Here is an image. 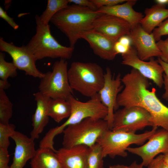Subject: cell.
I'll return each instance as SVG.
<instances>
[{
    "label": "cell",
    "instance_id": "cell-1",
    "mask_svg": "<svg viewBox=\"0 0 168 168\" xmlns=\"http://www.w3.org/2000/svg\"><path fill=\"white\" fill-rule=\"evenodd\" d=\"M121 82L124 87L117 98L118 108L141 107L151 115L155 127H161L168 131V107L157 97L155 88L148 90V79L133 68L121 78Z\"/></svg>",
    "mask_w": 168,
    "mask_h": 168
},
{
    "label": "cell",
    "instance_id": "cell-2",
    "mask_svg": "<svg viewBox=\"0 0 168 168\" xmlns=\"http://www.w3.org/2000/svg\"><path fill=\"white\" fill-rule=\"evenodd\" d=\"M102 13L74 4L68 5L55 14L50 21L67 37L74 48L82 34L93 29L95 19Z\"/></svg>",
    "mask_w": 168,
    "mask_h": 168
},
{
    "label": "cell",
    "instance_id": "cell-3",
    "mask_svg": "<svg viewBox=\"0 0 168 168\" xmlns=\"http://www.w3.org/2000/svg\"><path fill=\"white\" fill-rule=\"evenodd\" d=\"M67 100L71 106L70 116L62 125L48 131L40 142L41 146L53 149L54 137L63 133L68 126L78 123L88 118L105 119L107 116V109L101 102L98 94L86 102L79 101L72 96Z\"/></svg>",
    "mask_w": 168,
    "mask_h": 168
},
{
    "label": "cell",
    "instance_id": "cell-4",
    "mask_svg": "<svg viewBox=\"0 0 168 168\" xmlns=\"http://www.w3.org/2000/svg\"><path fill=\"white\" fill-rule=\"evenodd\" d=\"M68 74L71 89L86 97L98 94L104 84L105 73L96 63L73 62Z\"/></svg>",
    "mask_w": 168,
    "mask_h": 168
},
{
    "label": "cell",
    "instance_id": "cell-5",
    "mask_svg": "<svg viewBox=\"0 0 168 168\" xmlns=\"http://www.w3.org/2000/svg\"><path fill=\"white\" fill-rule=\"evenodd\" d=\"M35 20L36 33L26 45L35 60L46 58L70 59L74 48L59 43L51 34L50 25L42 23L37 15L35 16Z\"/></svg>",
    "mask_w": 168,
    "mask_h": 168
},
{
    "label": "cell",
    "instance_id": "cell-6",
    "mask_svg": "<svg viewBox=\"0 0 168 168\" xmlns=\"http://www.w3.org/2000/svg\"><path fill=\"white\" fill-rule=\"evenodd\" d=\"M109 129L107 121L104 119L86 118L65 128L63 132V147L68 148L78 145L90 147Z\"/></svg>",
    "mask_w": 168,
    "mask_h": 168
},
{
    "label": "cell",
    "instance_id": "cell-7",
    "mask_svg": "<svg viewBox=\"0 0 168 168\" xmlns=\"http://www.w3.org/2000/svg\"><path fill=\"white\" fill-rule=\"evenodd\" d=\"M157 127L143 133L114 131L109 129L97 139L96 143L100 146L104 158L107 156L114 158L116 156H127V149L133 144L142 145L157 130Z\"/></svg>",
    "mask_w": 168,
    "mask_h": 168
},
{
    "label": "cell",
    "instance_id": "cell-8",
    "mask_svg": "<svg viewBox=\"0 0 168 168\" xmlns=\"http://www.w3.org/2000/svg\"><path fill=\"white\" fill-rule=\"evenodd\" d=\"M68 62L60 59L54 64L52 71L44 73L39 86V92L51 99L67 100L73 94L68 79Z\"/></svg>",
    "mask_w": 168,
    "mask_h": 168
},
{
    "label": "cell",
    "instance_id": "cell-9",
    "mask_svg": "<svg viewBox=\"0 0 168 168\" xmlns=\"http://www.w3.org/2000/svg\"><path fill=\"white\" fill-rule=\"evenodd\" d=\"M147 126L156 127L147 110L139 106L123 107L114 112L111 130L135 133Z\"/></svg>",
    "mask_w": 168,
    "mask_h": 168
},
{
    "label": "cell",
    "instance_id": "cell-10",
    "mask_svg": "<svg viewBox=\"0 0 168 168\" xmlns=\"http://www.w3.org/2000/svg\"><path fill=\"white\" fill-rule=\"evenodd\" d=\"M122 64L133 68L138 71L143 76L152 80L158 87L163 85L164 70L158 60L153 58L148 61L141 59L136 50L131 47L126 54L121 55Z\"/></svg>",
    "mask_w": 168,
    "mask_h": 168
},
{
    "label": "cell",
    "instance_id": "cell-11",
    "mask_svg": "<svg viewBox=\"0 0 168 168\" xmlns=\"http://www.w3.org/2000/svg\"><path fill=\"white\" fill-rule=\"evenodd\" d=\"M122 83L120 74L114 77L112 76L110 68L107 67L105 73L103 86L98 94L101 102L107 109V115L104 120L107 121L110 130L112 127L114 111L119 108L117 99L123 88Z\"/></svg>",
    "mask_w": 168,
    "mask_h": 168
},
{
    "label": "cell",
    "instance_id": "cell-12",
    "mask_svg": "<svg viewBox=\"0 0 168 168\" xmlns=\"http://www.w3.org/2000/svg\"><path fill=\"white\" fill-rule=\"evenodd\" d=\"M0 50L7 53L17 69L24 71L26 75L40 79L43 77L44 73L36 68V61L26 45L16 46L12 43L5 41L1 37Z\"/></svg>",
    "mask_w": 168,
    "mask_h": 168
},
{
    "label": "cell",
    "instance_id": "cell-13",
    "mask_svg": "<svg viewBox=\"0 0 168 168\" xmlns=\"http://www.w3.org/2000/svg\"><path fill=\"white\" fill-rule=\"evenodd\" d=\"M148 140L140 147L127 149V151L140 156L145 167L158 154L168 153V131L163 129L156 130Z\"/></svg>",
    "mask_w": 168,
    "mask_h": 168
},
{
    "label": "cell",
    "instance_id": "cell-14",
    "mask_svg": "<svg viewBox=\"0 0 168 168\" xmlns=\"http://www.w3.org/2000/svg\"><path fill=\"white\" fill-rule=\"evenodd\" d=\"M93 29L114 42L128 35L131 29L127 21L114 15L102 13L93 23Z\"/></svg>",
    "mask_w": 168,
    "mask_h": 168
},
{
    "label": "cell",
    "instance_id": "cell-15",
    "mask_svg": "<svg viewBox=\"0 0 168 168\" xmlns=\"http://www.w3.org/2000/svg\"><path fill=\"white\" fill-rule=\"evenodd\" d=\"M128 35L142 60L145 61L154 57L161 56V52L152 34L146 31L140 24L132 27Z\"/></svg>",
    "mask_w": 168,
    "mask_h": 168
},
{
    "label": "cell",
    "instance_id": "cell-16",
    "mask_svg": "<svg viewBox=\"0 0 168 168\" xmlns=\"http://www.w3.org/2000/svg\"><path fill=\"white\" fill-rule=\"evenodd\" d=\"M11 138L14 141L16 146L10 168H23L27 161L32 159L36 153L34 140L16 131Z\"/></svg>",
    "mask_w": 168,
    "mask_h": 168
},
{
    "label": "cell",
    "instance_id": "cell-17",
    "mask_svg": "<svg viewBox=\"0 0 168 168\" xmlns=\"http://www.w3.org/2000/svg\"><path fill=\"white\" fill-rule=\"evenodd\" d=\"M81 38L86 41L94 53L102 59L112 60L117 55L114 48L115 42L93 29L83 33Z\"/></svg>",
    "mask_w": 168,
    "mask_h": 168
},
{
    "label": "cell",
    "instance_id": "cell-18",
    "mask_svg": "<svg viewBox=\"0 0 168 168\" xmlns=\"http://www.w3.org/2000/svg\"><path fill=\"white\" fill-rule=\"evenodd\" d=\"M89 149L83 145L62 147L56 153L63 168H87Z\"/></svg>",
    "mask_w": 168,
    "mask_h": 168
},
{
    "label": "cell",
    "instance_id": "cell-19",
    "mask_svg": "<svg viewBox=\"0 0 168 168\" xmlns=\"http://www.w3.org/2000/svg\"><path fill=\"white\" fill-rule=\"evenodd\" d=\"M36 106L32 117L33 129L30 133V138L34 140L39 138L40 134L49 123L48 105L50 98L45 96L39 91L34 94Z\"/></svg>",
    "mask_w": 168,
    "mask_h": 168
},
{
    "label": "cell",
    "instance_id": "cell-20",
    "mask_svg": "<svg viewBox=\"0 0 168 168\" xmlns=\"http://www.w3.org/2000/svg\"><path fill=\"white\" fill-rule=\"evenodd\" d=\"M137 2L136 0H127L124 3L110 7H103L98 12L115 16L124 20L131 25V28L140 24L144 16L142 13L134 10L133 7Z\"/></svg>",
    "mask_w": 168,
    "mask_h": 168
},
{
    "label": "cell",
    "instance_id": "cell-21",
    "mask_svg": "<svg viewBox=\"0 0 168 168\" xmlns=\"http://www.w3.org/2000/svg\"><path fill=\"white\" fill-rule=\"evenodd\" d=\"M145 16L140 21L142 28L149 34L168 18V9L157 4L146 8Z\"/></svg>",
    "mask_w": 168,
    "mask_h": 168
},
{
    "label": "cell",
    "instance_id": "cell-22",
    "mask_svg": "<svg viewBox=\"0 0 168 168\" xmlns=\"http://www.w3.org/2000/svg\"><path fill=\"white\" fill-rule=\"evenodd\" d=\"M55 152L48 147H40L31 159V168H63Z\"/></svg>",
    "mask_w": 168,
    "mask_h": 168
},
{
    "label": "cell",
    "instance_id": "cell-23",
    "mask_svg": "<svg viewBox=\"0 0 168 168\" xmlns=\"http://www.w3.org/2000/svg\"><path fill=\"white\" fill-rule=\"evenodd\" d=\"M71 106L67 100L61 98H50L48 105V114L56 122L59 123L68 118L71 112Z\"/></svg>",
    "mask_w": 168,
    "mask_h": 168
},
{
    "label": "cell",
    "instance_id": "cell-24",
    "mask_svg": "<svg viewBox=\"0 0 168 168\" xmlns=\"http://www.w3.org/2000/svg\"><path fill=\"white\" fill-rule=\"evenodd\" d=\"M69 3L68 0H48L45 9L39 16L40 20L44 24L49 25L53 16L58 11L66 7Z\"/></svg>",
    "mask_w": 168,
    "mask_h": 168
},
{
    "label": "cell",
    "instance_id": "cell-25",
    "mask_svg": "<svg viewBox=\"0 0 168 168\" xmlns=\"http://www.w3.org/2000/svg\"><path fill=\"white\" fill-rule=\"evenodd\" d=\"M13 113V104L5 90L0 89V123L9 124Z\"/></svg>",
    "mask_w": 168,
    "mask_h": 168
},
{
    "label": "cell",
    "instance_id": "cell-26",
    "mask_svg": "<svg viewBox=\"0 0 168 168\" xmlns=\"http://www.w3.org/2000/svg\"><path fill=\"white\" fill-rule=\"evenodd\" d=\"M101 148L96 143L89 147L87 156V168H104V161Z\"/></svg>",
    "mask_w": 168,
    "mask_h": 168
},
{
    "label": "cell",
    "instance_id": "cell-27",
    "mask_svg": "<svg viewBox=\"0 0 168 168\" xmlns=\"http://www.w3.org/2000/svg\"><path fill=\"white\" fill-rule=\"evenodd\" d=\"M5 55L0 52V78L7 81L9 77H14L17 75V68L12 62H9L5 60Z\"/></svg>",
    "mask_w": 168,
    "mask_h": 168
},
{
    "label": "cell",
    "instance_id": "cell-28",
    "mask_svg": "<svg viewBox=\"0 0 168 168\" xmlns=\"http://www.w3.org/2000/svg\"><path fill=\"white\" fill-rule=\"evenodd\" d=\"M15 128L13 124L0 123V148L8 150L10 144L9 138L16 131Z\"/></svg>",
    "mask_w": 168,
    "mask_h": 168
},
{
    "label": "cell",
    "instance_id": "cell-29",
    "mask_svg": "<svg viewBox=\"0 0 168 168\" xmlns=\"http://www.w3.org/2000/svg\"><path fill=\"white\" fill-rule=\"evenodd\" d=\"M152 33L156 42L161 39L163 36L168 35V18L156 28Z\"/></svg>",
    "mask_w": 168,
    "mask_h": 168
},
{
    "label": "cell",
    "instance_id": "cell-30",
    "mask_svg": "<svg viewBox=\"0 0 168 168\" xmlns=\"http://www.w3.org/2000/svg\"><path fill=\"white\" fill-rule=\"evenodd\" d=\"M159 63L162 67L164 74L163 76V83L164 86L165 92L162 97L163 99L168 100V63L164 62L159 57L157 60Z\"/></svg>",
    "mask_w": 168,
    "mask_h": 168
},
{
    "label": "cell",
    "instance_id": "cell-31",
    "mask_svg": "<svg viewBox=\"0 0 168 168\" xmlns=\"http://www.w3.org/2000/svg\"><path fill=\"white\" fill-rule=\"evenodd\" d=\"M156 44L161 53L159 58L164 62L168 63V38L165 40L161 39L156 42Z\"/></svg>",
    "mask_w": 168,
    "mask_h": 168
},
{
    "label": "cell",
    "instance_id": "cell-32",
    "mask_svg": "<svg viewBox=\"0 0 168 168\" xmlns=\"http://www.w3.org/2000/svg\"><path fill=\"white\" fill-rule=\"evenodd\" d=\"M98 9L103 7H110L122 3L125 0H91Z\"/></svg>",
    "mask_w": 168,
    "mask_h": 168
},
{
    "label": "cell",
    "instance_id": "cell-33",
    "mask_svg": "<svg viewBox=\"0 0 168 168\" xmlns=\"http://www.w3.org/2000/svg\"><path fill=\"white\" fill-rule=\"evenodd\" d=\"M147 168H168L164 158V154H160L155 158L147 166Z\"/></svg>",
    "mask_w": 168,
    "mask_h": 168
},
{
    "label": "cell",
    "instance_id": "cell-34",
    "mask_svg": "<svg viewBox=\"0 0 168 168\" xmlns=\"http://www.w3.org/2000/svg\"><path fill=\"white\" fill-rule=\"evenodd\" d=\"M68 1L69 3H72L82 7H88L95 11L98 10L91 0H68Z\"/></svg>",
    "mask_w": 168,
    "mask_h": 168
},
{
    "label": "cell",
    "instance_id": "cell-35",
    "mask_svg": "<svg viewBox=\"0 0 168 168\" xmlns=\"http://www.w3.org/2000/svg\"><path fill=\"white\" fill-rule=\"evenodd\" d=\"M0 17L5 20L15 30L17 29L19 26L15 22L13 18L9 16L1 7H0Z\"/></svg>",
    "mask_w": 168,
    "mask_h": 168
},
{
    "label": "cell",
    "instance_id": "cell-36",
    "mask_svg": "<svg viewBox=\"0 0 168 168\" xmlns=\"http://www.w3.org/2000/svg\"><path fill=\"white\" fill-rule=\"evenodd\" d=\"M9 157L8 150L0 148V168L8 165Z\"/></svg>",
    "mask_w": 168,
    "mask_h": 168
},
{
    "label": "cell",
    "instance_id": "cell-37",
    "mask_svg": "<svg viewBox=\"0 0 168 168\" xmlns=\"http://www.w3.org/2000/svg\"><path fill=\"white\" fill-rule=\"evenodd\" d=\"M131 47L125 45L117 41L114 43V51L117 54H121L122 55L127 53Z\"/></svg>",
    "mask_w": 168,
    "mask_h": 168
},
{
    "label": "cell",
    "instance_id": "cell-38",
    "mask_svg": "<svg viewBox=\"0 0 168 168\" xmlns=\"http://www.w3.org/2000/svg\"><path fill=\"white\" fill-rule=\"evenodd\" d=\"M122 44L129 47H131L132 44L131 40L128 35H125L121 37L118 40Z\"/></svg>",
    "mask_w": 168,
    "mask_h": 168
},
{
    "label": "cell",
    "instance_id": "cell-39",
    "mask_svg": "<svg viewBox=\"0 0 168 168\" xmlns=\"http://www.w3.org/2000/svg\"><path fill=\"white\" fill-rule=\"evenodd\" d=\"M10 84L7 81L0 79V89L5 90L8 89L10 86Z\"/></svg>",
    "mask_w": 168,
    "mask_h": 168
},
{
    "label": "cell",
    "instance_id": "cell-40",
    "mask_svg": "<svg viewBox=\"0 0 168 168\" xmlns=\"http://www.w3.org/2000/svg\"><path fill=\"white\" fill-rule=\"evenodd\" d=\"M143 167L142 163L138 164L136 161H134L128 166V168H143Z\"/></svg>",
    "mask_w": 168,
    "mask_h": 168
},
{
    "label": "cell",
    "instance_id": "cell-41",
    "mask_svg": "<svg viewBox=\"0 0 168 168\" xmlns=\"http://www.w3.org/2000/svg\"><path fill=\"white\" fill-rule=\"evenodd\" d=\"M155 2L156 4L166 7V6L168 5V0H155Z\"/></svg>",
    "mask_w": 168,
    "mask_h": 168
},
{
    "label": "cell",
    "instance_id": "cell-42",
    "mask_svg": "<svg viewBox=\"0 0 168 168\" xmlns=\"http://www.w3.org/2000/svg\"><path fill=\"white\" fill-rule=\"evenodd\" d=\"M128 166L121 164H117L110 166L109 168H128Z\"/></svg>",
    "mask_w": 168,
    "mask_h": 168
},
{
    "label": "cell",
    "instance_id": "cell-43",
    "mask_svg": "<svg viewBox=\"0 0 168 168\" xmlns=\"http://www.w3.org/2000/svg\"><path fill=\"white\" fill-rule=\"evenodd\" d=\"M164 161L168 166V153L164 154Z\"/></svg>",
    "mask_w": 168,
    "mask_h": 168
},
{
    "label": "cell",
    "instance_id": "cell-44",
    "mask_svg": "<svg viewBox=\"0 0 168 168\" xmlns=\"http://www.w3.org/2000/svg\"><path fill=\"white\" fill-rule=\"evenodd\" d=\"M3 168H10V166H8V165H7V166H6L5 167H3Z\"/></svg>",
    "mask_w": 168,
    "mask_h": 168
}]
</instances>
